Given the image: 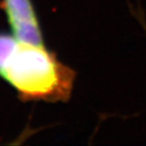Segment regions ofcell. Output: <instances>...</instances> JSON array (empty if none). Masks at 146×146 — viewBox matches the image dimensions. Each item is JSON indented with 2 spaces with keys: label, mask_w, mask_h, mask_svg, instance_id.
<instances>
[{
  "label": "cell",
  "mask_w": 146,
  "mask_h": 146,
  "mask_svg": "<svg viewBox=\"0 0 146 146\" xmlns=\"http://www.w3.org/2000/svg\"><path fill=\"white\" fill-rule=\"evenodd\" d=\"M2 7L14 36L27 43L44 45L40 23L31 0H3Z\"/></svg>",
  "instance_id": "2"
},
{
  "label": "cell",
  "mask_w": 146,
  "mask_h": 146,
  "mask_svg": "<svg viewBox=\"0 0 146 146\" xmlns=\"http://www.w3.org/2000/svg\"><path fill=\"white\" fill-rule=\"evenodd\" d=\"M76 73L39 46L0 33V77L23 102H67Z\"/></svg>",
  "instance_id": "1"
}]
</instances>
